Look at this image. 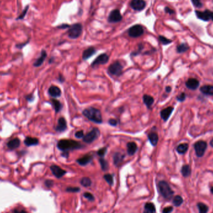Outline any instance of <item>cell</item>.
<instances>
[{"mask_svg":"<svg viewBox=\"0 0 213 213\" xmlns=\"http://www.w3.org/2000/svg\"><path fill=\"white\" fill-rule=\"evenodd\" d=\"M48 93L51 97L57 98L61 96V90L57 86H51L48 90Z\"/></svg>","mask_w":213,"mask_h":213,"instance_id":"16","label":"cell"},{"mask_svg":"<svg viewBox=\"0 0 213 213\" xmlns=\"http://www.w3.org/2000/svg\"><path fill=\"white\" fill-rule=\"evenodd\" d=\"M50 169L52 173V174L57 178H61L63 176L66 174V171L64 170L59 166L57 165H52L51 166Z\"/></svg>","mask_w":213,"mask_h":213,"instance_id":"13","label":"cell"},{"mask_svg":"<svg viewBox=\"0 0 213 213\" xmlns=\"http://www.w3.org/2000/svg\"><path fill=\"white\" fill-rule=\"evenodd\" d=\"M96 52V49L93 47H89V48L86 49L82 53V59L83 60H87L90 57L93 56Z\"/></svg>","mask_w":213,"mask_h":213,"instance_id":"18","label":"cell"},{"mask_svg":"<svg viewBox=\"0 0 213 213\" xmlns=\"http://www.w3.org/2000/svg\"><path fill=\"white\" fill-rule=\"evenodd\" d=\"M148 138L152 146L155 147L158 144V135L156 132H151L148 135Z\"/></svg>","mask_w":213,"mask_h":213,"instance_id":"24","label":"cell"},{"mask_svg":"<svg viewBox=\"0 0 213 213\" xmlns=\"http://www.w3.org/2000/svg\"><path fill=\"white\" fill-rule=\"evenodd\" d=\"M69 155V151H63V153L61 154V155L65 158H68Z\"/></svg>","mask_w":213,"mask_h":213,"instance_id":"54","label":"cell"},{"mask_svg":"<svg viewBox=\"0 0 213 213\" xmlns=\"http://www.w3.org/2000/svg\"><path fill=\"white\" fill-rule=\"evenodd\" d=\"M59 82H61V83H63V82H64V77L62 76V75H60V76H59Z\"/></svg>","mask_w":213,"mask_h":213,"instance_id":"55","label":"cell"},{"mask_svg":"<svg viewBox=\"0 0 213 213\" xmlns=\"http://www.w3.org/2000/svg\"><path fill=\"white\" fill-rule=\"evenodd\" d=\"M84 196L85 198H86L87 199H88L90 200V201H93V200L94 199L93 196L91 193H85L84 194Z\"/></svg>","mask_w":213,"mask_h":213,"instance_id":"48","label":"cell"},{"mask_svg":"<svg viewBox=\"0 0 213 213\" xmlns=\"http://www.w3.org/2000/svg\"><path fill=\"white\" fill-rule=\"evenodd\" d=\"M109 57L107 54L105 53L101 54L92 62V63L91 64V67H94L99 65L105 64L109 62Z\"/></svg>","mask_w":213,"mask_h":213,"instance_id":"9","label":"cell"},{"mask_svg":"<svg viewBox=\"0 0 213 213\" xmlns=\"http://www.w3.org/2000/svg\"><path fill=\"white\" fill-rule=\"evenodd\" d=\"M13 213H28L25 210L22 209H15L13 211Z\"/></svg>","mask_w":213,"mask_h":213,"instance_id":"52","label":"cell"},{"mask_svg":"<svg viewBox=\"0 0 213 213\" xmlns=\"http://www.w3.org/2000/svg\"><path fill=\"white\" fill-rule=\"evenodd\" d=\"M100 132L99 128H93L91 131H90L89 133L85 135L84 137H83L82 138L83 141L86 142L87 144H91L99 138V137L100 136Z\"/></svg>","mask_w":213,"mask_h":213,"instance_id":"6","label":"cell"},{"mask_svg":"<svg viewBox=\"0 0 213 213\" xmlns=\"http://www.w3.org/2000/svg\"><path fill=\"white\" fill-rule=\"evenodd\" d=\"M75 137L77 138H83V137H84V132L82 131V130H80V131L76 132L75 133Z\"/></svg>","mask_w":213,"mask_h":213,"instance_id":"45","label":"cell"},{"mask_svg":"<svg viewBox=\"0 0 213 213\" xmlns=\"http://www.w3.org/2000/svg\"><path fill=\"white\" fill-rule=\"evenodd\" d=\"M144 49V46H143V44H140L139 45V46H138V51L134 52L132 54H131V56H134L138 55V54L141 52V51H142V49Z\"/></svg>","mask_w":213,"mask_h":213,"instance_id":"43","label":"cell"},{"mask_svg":"<svg viewBox=\"0 0 213 213\" xmlns=\"http://www.w3.org/2000/svg\"><path fill=\"white\" fill-rule=\"evenodd\" d=\"M82 113L91 122L98 124L102 123V113L100 110L98 109L93 107V106H90V107L83 110Z\"/></svg>","mask_w":213,"mask_h":213,"instance_id":"2","label":"cell"},{"mask_svg":"<svg viewBox=\"0 0 213 213\" xmlns=\"http://www.w3.org/2000/svg\"><path fill=\"white\" fill-rule=\"evenodd\" d=\"M173 210V208L171 206H168V207H166L163 209L162 212L163 213H171Z\"/></svg>","mask_w":213,"mask_h":213,"instance_id":"47","label":"cell"},{"mask_svg":"<svg viewBox=\"0 0 213 213\" xmlns=\"http://www.w3.org/2000/svg\"><path fill=\"white\" fill-rule=\"evenodd\" d=\"M51 104L52 105L53 107L55 110V112L56 113H59L61 110L63 106H62V104L60 102L57 100V99H52L51 100Z\"/></svg>","mask_w":213,"mask_h":213,"instance_id":"28","label":"cell"},{"mask_svg":"<svg viewBox=\"0 0 213 213\" xmlns=\"http://www.w3.org/2000/svg\"><path fill=\"white\" fill-rule=\"evenodd\" d=\"M27 43H28V42H26V43H23V44H17V45H16V47H18V48H22V47L25 46Z\"/></svg>","mask_w":213,"mask_h":213,"instance_id":"56","label":"cell"},{"mask_svg":"<svg viewBox=\"0 0 213 213\" xmlns=\"http://www.w3.org/2000/svg\"><path fill=\"white\" fill-rule=\"evenodd\" d=\"M125 158V155L121 153L117 152L113 155V163L115 166H118L121 164Z\"/></svg>","mask_w":213,"mask_h":213,"instance_id":"25","label":"cell"},{"mask_svg":"<svg viewBox=\"0 0 213 213\" xmlns=\"http://www.w3.org/2000/svg\"><path fill=\"white\" fill-rule=\"evenodd\" d=\"M70 26L69 25H68L67 24H63V25H61V26H57V28H59V29H66L67 28H70Z\"/></svg>","mask_w":213,"mask_h":213,"instance_id":"53","label":"cell"},{"mask_svg":"<svg viewBox=\"0 0 213 213\" xmlns=\"http://www.w3.org/2000/svg\"><path fill=\"white\" fill-rule=\"evenodd\" d=\"M165 90H166V92L169 93V92H170L171 90V87L170 86H167V87H166Z\"/></svg>","mask_w":213,"mask_h":213,"instance_id":"57","label":"cell"},{"mask_svg":"<svg viewBox=\"0 0 213 213\" xmlns=\"http://www.w3.org/2000/svg\"><path fill=\"white\" fill-rule=\"evenodd\" d=\"M143 100L145 105L147 106V107L148 109H150L151 106L154 103V99L152 96H149V95L145 94L143 97Z\"/></svg>","mask_w":213,"mask_h":213,"instance_id":"26","label":"cell"},{"mask_svg":"<svg viewBox=\"0 0 213 213\" xmlns=\"http://www.w3.org/2000/svg\"><path fill=\"white\" fill-rule=\"evenodd\" d=\"M130 6L135 11H140L146 7V2L144 0H132L130 3Z\"/></svg>","mask_w":213,"mask_h":213,"instance_id":"12","label":"cell"},{"mask_svg":"<svg viewBox=\"0 0 213 213\" xmlns=\"http://www.w3.org/2000/svg\"><path fill=\"white\" fill-rule=\"evenodd\" d=\"M53 61H54V57H52V58H51V59L49 60V63L51 64V63L53 62Z\"/></svg>","mask_w":213,"mask_h":213,"instance_id":"58","label":"cell"},{"mask_svg":"<svg viewBox=\"0 0 213 213\" xmlns=\"http://www.w3.org/2000/svg\"><path fill=\"white\" fill-rule=\"evenodd\" d=\"M82 32V26L80 23H76L69 28L67 31L68 36L73 39L78 38Z\"/></svg>","mask_w":213,"mask_h":213,"instance_id":"4","label":"cell"},{"mask_svg":"<svg viewBox=\"0 0 213 213\" xmlns=\"http://www.w3.org/2000/svg\"><path fill=\"white\" fill-rule=\"evenodd\" d=\"M67 122L64 117L59 118L57 125L56 127V131L57 132H63L67 129Z\"/></svg>","mask_w":213,"mask_h":213,"instance_id":"14","label":"cell"},{"mask_svg":"<svg viewBox=\"0 0 213 213\" xmlns=\"http://www.w3.org/2000/svg\"><path fill=\"white\" fill-rule=\"evenodd\" d=\"M29 6L28 5V6H26V7L25 8V9H24L23 11H22V13L17 18V20H19V19H22L24 18H25V16H26V13H27V12H28V8H29Z\"/></svg>","mask_w":213,"mask_h":213,"instance_id":"40","label":"cell"},{"mask_svg":"<svg viewBox=\"0 0 213 213\" xmlns=\"http://www.w3.org/2000/svg\"><path fill=\"white\" fill-rule=\"evenodd\" d=\"M210 145L212 147H213V139L211 141V142H210Z\"/></svg>","mask_w":213,"mask_h":213,"instance_id":"59","label":"cell"},{"mask_svg":"<svg viewBox=\"0 0 213 213\" xmlns=\"http://www.w3.org/2000/svg\"><path fill=\"white\" fill-rule=\"evenodd\" d=\"M24 143L28 147L36 146L39 144V140L37 138L27 137L24 141Z\"/></svg>","mask_w":213,"mask_h":213,"instance_id":"23","label":"cell"},{"mask_svg":"<svg viewBox=\"0 0 213 213\" xmlns=\"http://www.w3.org/2000/svg\"><path fill=\"white\" fill-rule=\"evenodd\" d=\"M207 145L206 142L203 140H199L196 142L194 144V148L197 157H202L205 155Z\"/></svg>","mask_w":213,"mask_h":213,"instance_id":"7","label":"cell"},{"mask_svg":"<svg viewBox=\"0 0 213 213\" xmlns=\"http://www.w3.org/2000/svg\"><path fill=\"white\" fill-rule=\"evenodd\" d=\"M57 147L59 150H60L62 151H69L80 149L82 147V145L77 141L73 140L63 139L58 141Z\"/></svg>","mask_w":213,"mask_h":213,"instance_id":"1","label":"cell"},{"mask_svg":"<svg viewBox=\"0 0 213 213\" xmlns=\"http://www.w3.org/2000/svg\"><path fill=\"white\" fill-rule=\"evenodd\" d=\"M191 170L190 167H189V165L185 164L183 166V167L181 168V173L184 177L189 176L191 174Z\"/></svg>","mask_w":213,"mask_h":213,"instance_id":"29","label":"cell"},{"mask_svg":"<svg viewBox=\"0 0 213 213\" xmlns=\"http://www.w3.org/2000/svg\"><path fill=\"white\" fill-rule=\"evenodd\" d=\"M158 188L161 194L164 198L170 199L173 197L174 191L172 190L167 182L164 181H160L158 183Z\"/></svg>","mask_w":213,"mask_h":213,"instance_id":"3","label":"cell"},{"mask_svg":"<svg viewBox=\"0 0 213 213\" xmlns=\"http://www.w3.org/2000/svg\"><path fill=\"white\" fill-rule=\"evenodd\" d=\"M122 19V16L120 11L115 9L110 12V13L108 18V21L109 22L111 23H116L121 21Z\"/></svg>","mask_w":213,"mask_h":213,"instance_id":"11","label":"cell"},{"mask_svg":"<svg viewBox=\"0 0 213 213\" xmlns=\"http://www.w3.org/2000/svg\"><path fill=\"white\" fill-rule=\"evenodd\" d=\"M20 144H21L20 140L18 138H15L9 140L8 142L7 147L9 149L13 150L18 148L20 145Z\"/></svg>","mask_w":213,"mask_h":213,"instance_id":"22","label":"cell"},{"mask_svg":"<svg viewBox=\"0 0 213 213\" xmlns=\"http://www.w3.org/2000/svg\"><path fill=\"white\" fill-rule=\"evenodd\" d=\"M196 15L199 19L203 21H208L209 20L213 21V12L208 9H206L205 11H196Z\"/></svg>","mask_w":213,"mask_h":213,"instance_id":"10","label":"cell"},{"mask_svg":"<svg viewBox=\"0 0 213 213\" xmlns=\"http://www.w3.org/2000/svg\"><path fill=\"white\" fill-rule=\"evenodd\" d=\"M188 149V145L187 144H181L179 145L176 148V150L178 153L180 154L185 153Z\"/></svg>","mask_w":213,"mask_h":213,"instance_id":"30","label":"cell"},{"mask_svg":"<svg viewBox=\"0 0 213 213\" xmlns=\"http://www.w3.org/2000/svg\"><path fill=\"white\" fill-rule=\"evenodd\" d=\"M46 57H47V52H46V51L45 50H42L39 57H38L36 59V61L34 62V63L33 64V66L34 67H40L44 63Z\"/></svg>","mask_w":213,"mask_h":213,"instance_id":"20","label":"cell"},{"mask_svg":"<svg viewBox=\"0 0 213 213\" xmlns=\"http://www.w3.org/2000/svg\"><path fill=\"white\" fill-rule=\"evenodd\" d=\"M26 99L28 101V102H32L34 100V96H33V94H29L28 95V96H26Z\"/></svg>","mask_w":213,"mask_h":213,"instance_id":"50","label":"cell"},{"mask_svg":"<svg viewBox=\"0 0 213 213\" xmlns=\"http://www.w3.org/2000/svg\"><path fill=\"white\" fill-rule=\"evenodd\" d=\"M99 162L100 164L101 168L103 171H106L109 169V163L107 161L105 160L103 158H101L99 159Z\"/></svg>","mask_w":213,"mask_h":213,"instance_id":"34","label":"cell"},{"mask_svg":"<svg viewBox=\"0 0 213 213\" xmlns=\"http://www.w3.org/2000/svg\"><path fill=\"white\" fill-rule=\"evenodd\" d=\"M173 110H174V108L173 106H168V107L165 108L161 111L160 112L161 117L164 122H167L168 120V118H170Z\"/></svg>","mask_w":213,"mask_h":213,"instance_id":"15","label":"cell"},{"mask_svg":"<svg viewBox=\"0 0 213 213\" xmlns=\"http://www.w3.org/2000/svg\"><path fill=\"white\" fill-rule=\"evenodd\" d=\"M66 191L69 192H73V193L79 192L80 191V188L77 187H69L66 189Z\"/></svg>","mask_w":213,"mask_h":213,"instance_id":"42","label":"cell"},{"mask_svg":"<svg viewBox=\"0 0 213 213\" xmlns=\"http://www.w3.org/2000/svg\"><path fill=\"white\" fill-rule=\"evenodd\" d=\"M201 92L208 96H213V86L206 85L200 88Z\"/></svg>","mask_w":213,"mask_h":213,"instance_id":"27","label":"cell"},{"mask_svg":"<svg viewBox=\"0 0 213 213\" xmlns=\"http://www.w3.org/2000/svg\"><path fill=\"white\" fill-rule=\"evenodd\" d=\"M191 2L193 5L196 8H201L203 6V4L201 3V0H191Z\"/></svg>","mask_w":213,"mask_h":213,"instance_id":"41","label":"cell"},{"mask_svg":"<svg viewBox=\"0 0 213 213\" xmlns=\"http://www.w3.org/2000/svg\"><path fill=\"white\" fill-rule=\"evenodd\" d=\"M189 48V47L188 46V45L187 44L185 43H182L180 45H178L177 46V52L178 53H183L184 52L186 51H187Z\"/></svg>","mask_w":213,"mask_h":213,"instance_id":"31","label":"cell"},{"mask_svg":"<svg viewBox=\"0 0 213 213\" xmlns=\"http://www.w3.org/2000/svg\"><path fill=\"white\" fill-rule=\"evenodd\" d=\"M159 41L163 45H168V44H169L172 42L171 40L163 36H159Z\"/></svg>","mask_w":213,"mask_h":213,"instance_id":"37","label":"cell"},{"mask_svg":"<svg viewBox=\"0 0 213 213\" xmlns=\"http://www.w3.org/2000/svg\"><path fill=\"white\" fill-rule=\"evenodd\" d=\"M186 99V94L185 93H180L179 96H178L176 97L177 100H178L179 102H183Z\"/></svg>","mask_w":213,"mask_h":213,"instance_id":"44","label":"cell"},{"mask_svg":"<svg viewBox=\"0 0 213 213\" xmlns=\"http://www.w3.org/2000/svg\"><path fill=\"white\" fill-rule=\"evenodd\" d=\"M127 153L130 156H132L135 155L138 150L137 145L135 143V142H133V141L128 142V143L127 144Z\"/></svg>","mask_w":213,"mask_h":213,"instance_id":"19","label":"cell"},{"mask_svg":"<svg viewBox=\"0 0 213 213\" xmlns=\"http://www.w3.org/2000/svg\"><path fill=\"white\" fill-rule=\"evenodd\" d=\"M144 33V28L140 25H134L130 28L128 31V34L130 37L136 38L142 36Z\"/></svg>","mask_w":213,"mask_h":213,"instance_id":"8","label":"cell"},{"mask_svg":"<svg viewBox=\"0 0 213 213\" xmlns=\"http://www.w3.org/2000/svg\"><path fill=\"white\" fill-rule=\"evenodd\" d=\"M173 203L175 206H180L183 203V199L180 196H176L173 199Z\"/></svg>","mask_w":213,"mask_h":213,"instance_id":"33","label":"cell"},{"mask_svg":"<svg viewBox=\"0 0 213 213\" xmlns=\"http://www.w3.org/2000/svg\"><path fill=\"white\" fill-rule=\"evenodd\" d=\"M144 213H152V212H148V211H145V212H144Z\"/></svg>","mask_w":213,"mask_h":213,"instance_id":"61","label":"cell"},{"mask_svg":"<svg viewBox=\"0 0 213 213\" xmlns=\"http://www.w3.org/2000/svg\"><path fill=\"white\" fill-rule=\"evenodd\" d=\"M123 67L120 62L115 61L109 67L108 73L110 76L118 77L122 75L123 73Z\"/></svg>","mask_w":213,"mask_h":213,"instance_id":"5","label":"cell"},{"mask_svg":"<svg viewBox=\"0 0 213 213\" xmlns=\"http://www.w3.org/2000/svg\"><path fill=\"white\" fill-rule=\"evenodd\" d=\"M104 179L110 185H112L113 183V178L110 174H106L104 175Z\"/></svg>","mask_w":213,"mask_h":213,"instance_id":"38","label":"cell"},{"mask_svg":"<svg viewBox=\"0 0 213 213\" xmlns=\"http://www.w3.org/2000/svg\"><path fill=\"white\" fill-rule=\"evenodd\" d=\"M197 206H198L199 213H207L208 212L209 208L206 205L203 203H198Z\"/></svg>","mask_w":213,"mask_h":213,"instance_id":"32","label":"cell"},{"mask_svg":"<svg viewBox=\"0 0 213 213\" xmlns=\"http://www.w3.org/2000/svg\"><path fill=\"white\" fill-rule=\"evenodd\" d=\"M186 86L189 89L195 90L199 87V82L196 79H189L186 82Z\"/></svg>","mask_w":213,"mask_h":213,"instance_id":"17","label":"cell"},{"mask_svg":"<svg viewBox=\"0 0 213 213\" xmlns=\"http://www.w3.org/2000/svg\"><path fill=\"white\" fill-rule=\"evenodd\" d=\"M93 157L91 155H86L76 160V161L81 166H86L90 163L92 160Z\"/></svg>","mask_w":213,"mask_h":213,"instance_id":"21","label":"cell"},{"mask_svg":"<svg viewBox=\"0 0 213 213\" xmlns=\"http://www.w3.org/2000/svg\"><path fill=\"white\" fill-rule=\"evenodd\" d=\"M109 123L111 126L115 127L118 124V120L116 119H114V118H110V119L109 120Z\"/></svg>","mask_w":213,"mask_h":213,"instance_id":"46","label":"cell"},{"mask_svg":"<svg viewBox=\"0 0 213 213\" xmlns=\"http://www.w3.org/2000/svg\"><path fill=\"white\" fill-rule=\"evenodd\" d=\"M211 193L213 194V187H212V188H211Z\"/></svg>","mask_w":213,"mask_h":213,"instance_id":"60","label":"cell"},{"mask_svg":"<svg viewBox=\"0 0 213 213\" xmlns=\"http://www.w3.org/2000/svg\"><path fill=\"white\" fill-rule=\"evenodd\" d=\"M145 209L146 211L150 212H152L154 213L155 212L156 209H155V206L153 203H148L145 205Z\"/></svg>","mask_w":213,"mask_h":213,"instance_id":"35","label":"cell"},{"mask_svg":"<svg viewBox=\"0 0 213 213\" xmlns=\"http://www.w3.org/2000/svg\"><path fill=\"white\" fill-rule=\"evenodd\" d=\"M80 183L81 184L84 186V187H89L92 184V181L90 180V179L89 178H87V177H84L82 178L81 181H80Z\"/></svg>","mask_w":213,"mask_h":213,"instance_id":"36","label":"cell"},{"mask_svg":"<svg viewBox=\"0 0 213 213\" xmlns=\"http://www.w3.org/2000/svg\"><path fill=\"white\" fill-rule=\"evenodd\" d=\"M106 151H107V148H106V147H103V148L99 149L97 151V155L99 157H100L101 158H103L105 155V154L106 153Z\"/></svg>","mask_w":213,"mask_h":213,"instance_id":"39","label":"cell"},{"mask_svg":"<svg viewBox=\"0 0 213 213\" xmlns=\"http://www.w3.org/2000/svg\"><path fill=\"white\" fill-rule=\"evenodd\" d=\"M45 185L47 187L50 188V187H51L53 185V181L52 180H46L45 181Z\"/></svg>","mask_w":213,"mask_h":213,"instance_id":"51","label":"cell"},{"mask_svg":"<svg viewBox=\"0 0 213 213\" xmlns=\"http://www.w3.org/2000/svg\"><path fill=\"white\" fill-rule=\"evenodd\" d=\"M164 11L167 13H168L170 15H173L174 13V11H173V9H171V8H168V7H165L164 8Z\"/></svg>","mask_w":213,"mask_h":213,"instance_id":"49","label":"cell"}]
</instances>
